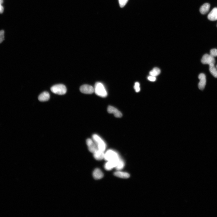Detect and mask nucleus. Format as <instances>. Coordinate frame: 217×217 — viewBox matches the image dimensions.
Here are the masks:
<instances>
[{
	"label": "nucleus",
	"mask_w": 217,
	"mask_h": 217,
	"mask_svg": "<svg viewBox=\"0 0 217 217\" xmlns=\"http://www.w3.org/2000/svg\"><path fill=\"white\" fill-rule=\"evenodd\" d=\"M94 88V92L98 96L103 98H105L107 96V92L102 83L96 82L95 84Z\"/></svg>",
	"instance_id": "f257e3e1"
},
{
	"label": "nucleus",
	"mask_w": 217,
	"mask_h": 217,
	"mask_svg": "<svg viewBox=\"0 0 217 217\" xmlns=\"http://www.w3.org/2000/svg\"><path fill=\"white\" fill-rule=\"evenodd\" d=\"M93 139L98 149L104 152L106 147V145L101 137L97 135L94 134L93 136Z\"/></svg>",
	"instance_id": "f03ea898"
},
{
	"label": "nucleus",
	"mask_w": 217,
	"mask_h": 217,
	"mask_svg": "<svg viewBox=\"0 0 217 217\" xmlns=\"http://www.w3.org/2000/svg\"><path fill=\"white\" fill-rule=\"evenodd\" d=\"M51 91L54 94L62 95L67 92V89L65 86L62 84H56L51 88Z\"/></svg>",
	"instance_id": "7ed1b4c3"
},
{
	"label": "nucleus",
	"mask_w": 217,
	"mask_h": 217,
	"mask_svg": "<svg viewBox=\"0 0 217 217\" xmlns=\"http://www.w3.org/2000/svg\"><path fill=\"white\" fill-rule=\"evenodd\" d=\"M120 157L115 151L109 150L105 153L104 159L107 161L119 160Z\"/></svg>",
	"instance_id": "20e7f679"
},
{
	"label": "nucleus",
	"mask_w": 217,
	"mask_h": 217,
	"mask_svg": "<svg viewBox=\"0 0 217 217\" xmlns=\"http://www.w3.org/2000/svg\"><path fill=\"white\" fill-rule=\"evenodd\" d=\"M202 64H204L210 65L215 64V60L214 57L207 54H204L202 57L201 60Z\"/></svg>",
	"instance_id": "39448f33"
},
{
	"label": "nucleus",
	"mask_w": 217,
	"mask_h": 217,
	"mask_svg": "<svg viewBox=\"0 0 217 217\" xmlns=\"http://www.w3.org/2000/svg\"><path fill=\"white\" fill-rule=\"evenodd\" d=\"M81 92L84 94H91L94 92V88L92 86L84 84L80 88Z\"/></svg>",
	"instance_id": "423d86ee"
},
{
	"label": "nucleus",
	"mask_w": 217,
	"mask_h": 217,
	"mask_svg": "<svg viewBox=\"0 0 217 217\" xmlns=\"http://www.w3.org/2000/svg\"><path fill=\"white\" fill-rule=\"evenodd\" d=\"M86 143L88 150L90 152L94 153L98 149L96 145L92 139H87Z\"/></svg>",
	"instance_id": "0eeeda50"
},
{
	"label": "nucleus",
	"mask_w": 217,
	"mask_h": 217,
	"mask_svg": "<svg viewBox=\"0 0 217 217\" xmlns=\"http://www.w3.org/2000/svg\"><path fill=\"white\" fill-rule=\"evenodd\" d=\"M200 82L198 84V88L201 90H203L205 86L206 79L205 75L204 73H200L198 76Z\"/></svg>",
	"instance_id": "6e6552de"
},
{
	"label": "nucleus",
	"mask_w": 217,
	"mask_h": 217,
	"mask_svg": "<svg viewBox=\"0 0 217 217\" xmlns=\"http://www.w3.org/2000/svg\"><path fill=\"white\" fill-rule=\"evenodd\" d=\"M108 111L109 113L113 114L116 117L121 118L122 116V114L120 111L112 106H109L108 108Z\"/></svg>",
	"instance_id": "1a4fd4ad"
},
{
	"label": "nucleus",
	"mask_w": 217,
	"mask_h": 217,
	"mask_svg": "<svg viewBox=\"0 0 217 217\" xmlns=\"http://www.w3.org/2000/svg\"><path fill=\"white\" fill-rule=\"evenodd\" d=\"M120 159L118 160L108 161V162L106 163L104 165V168L105 170L108 171H109L112 170L113 168H115Z\"/></svg>",
	"instance_id": "9d476101"
},
{
	"label": "nucleus",
	"mask_w": 217,
	"mask_h": 217,
	"mask_svg": "<svg viewBox=\"0 0 217 217\" xmlns=\"http://www.w3.org/2000/svg\"><path fill=\"white\" fill-rule=\"evenodd\" d=\"M93 153L94 158L97 160H102L104 159L105 153L104 151L98 149Z\"/></svg>",
	"instance_id": "9b49d317"
},
{
	"label": "nucleus",
	"mask_w": 217,
	"mask_h": 217,
	"mask_svg": "<svg viewBox=\"0 0 217 217\" xmlns=\"http://www.w3.org/2000/svg\"><path fill=\"white\" fill-rule=\"evenodd\" d=\"M208 19L211 21H215L217 20V8H214L209 14L208 15Z\"/></svg>",
	"instance_id": "f8f14e48"
},
{
	"label": "nucleus",
	"mask_w": 217,
	"mask_h": 217,
	"mask_svg": "<svg viewBox=\"0 0 217 217\" xmlns=\"http://www.w3.org/2000/svg\"><path fill=\"white\" fill-rule=\"evenodd\" d=\"M93 175L95 179L98 180L102 179L104 177V174L100 169L97 168L94 171Z\"/></svg>",
	"instance_id": "ddd939ff"
},
{
	"label": "nucleus",
	"mask_w": 217,
	"mask_h": 217,
	"mask_svg": "<svg viewBox=\"0 0 217 217\" xmlns=\"http://www.w3.org/2000/svg\"><path fill=\"white\" fill-rule=\"evenodd\" d=\"M50 98L49 93L47 92H44L42 93L38 97V100L41 102H46L49 100Z\"/></svg>",
	"instance_id": "4468645a"
},
{
	"label": "nucleus",
	"mask_w": 217,
	"mask_h": 217,
	"mask_svg": "<svg viewBox=\"0 0 217 217\" xmlns=\"http://www.w3.org/2000/svg\"><path fill=\"white\" fill-rule=\"evenodd\" d=\"M114 175L116 177L122 179L128 178L130 177V175L128 173L119 171L115 172Z\"/></svg>",
	"instance_id": "2eb2a0df"
},
{
	"label": "nucleus",
	"mask_w": 217,
	"mask_h": 217,
	"mask_svg": "<svg viewBox=\"0 0 217 217\" xmlns=\"http://www.w3.org/2000/svg\"><path fill=\"white\" fill-rule=\"evenodd\" d=\"M210 8V5L208 3H205L200 7V11L201 14H205L208 12Z\"/></svg>",
	"instance_id": "dca6fc26"
},
{
	"label": "nucleus",
	"mask_w": 217,
	"mask_h": 217,
	"mask_svg": "<svg viewBox=\"0 0 217 217\" xmlns=\"http://www.w3.org/2000/svg\"><path fill=\"white\" fill-rule=\"evenodd\" d=\"M209 70L212 75L215 78H217V69L214 64H211L209 65Z\"/></svg>",
	"instance_id": "f3484780"
},
{
	"label": "nucleus",
	"mask_w": 217,
	"mask_h": 217,
	"mask_svg": "<svg viewBox=\"0 0 217 217\" xmlns=\"http://www.w3.org/2000/svg\"><path fill=\"white\" fill-rule=\"evenodd\" d=\"M161 72V71L159 68L155 67L153 68V69L150 72L149 74L150 76L156 77L159 75Z\"/></svg>",
	"instance_id": "a211bd4d"
},
{
	"label": "nucleus",
	"mask_w": 217,
	"mask_h": 217,
	"mask_svg": "<svg viewBox=\"0 0 217 217\" xmlns=\"http://www.w3.org/2000/svg\"><path fill=\"white\" fill-rule=\"evenodd\" d=\"M125 163L123 161L121 158L119 161L115 168L118 171L122 170L125 166Z\"/></svg>",
	"instance_id": "6ab92c4d"
},
{
	"label": "nucleus",
	"mask_w": 217,
	"mask_h": 217,
	"mask_svg": "<svg viewBox=\"0 0 217 217\" xmlns=\"http://www.w3.org/2000/svg\"><path fill=\"white\" fill-rule=\"evenodd\" d=\"M140 84L139 82H136L135 83L134 88L136 92H139L140 91Z\"/></svg>",
	"instance_id": "aec40b11"
},
{
	"label": "nucleus",
	"mask_w": 217,
	"mask_h": 217,
	"mask_svg": "<svg viewBox=\"0 0 217 217\" xmlns=\"http://www.w3.org/2000/svg\"><path fill=\"white\" fill-rule=\"evenodd\" d=\"M128 1V0H119L120 7L121 8L123 7Z\"/></svg>",
	"instance_id": "412c9836"
},
{
	"label": "nucleus",
	"mask_w": 217,
	"mask_h": 217,
	"mask_svg": "<svg viewBox=\"0 0 217 217\" xmlns=\"http://www.w3.org/2000/svg\"><path fill=\"white\" fill-rule=\"evenodd\" d=\"M210 55L214 57L217 56V49H213L211 50Z\"/></svg>",
	"instance_id": "4be33fe9"
},
{
	"label": "nucleus",
	"mask_w": 217,
	"mask_h": 217,
	"mask_svg": "<svg viewBox=\"0 0 217 217\" xmlns=\"http://www.w3.org/2000/svg\"><path fill=\"white\" fill-rule=\"evenodd\" d=\"M4 31L3 30L0 31V44L4 40Z\"/></svg>",
	"instance_id": "5701e85b"
},
{
	"label": "nucleus",
	"mask_w": 217,
	"mask_h": 217,
	"mask_svg": "<svg viewBox=\"0 0 217 217\" xmlns=\"http://www.w3.org/2000/svg\"><path fill=\"white\" fill-rule=\"evenodd\" d=\"M147 79L148 80L152 82H154L156 80V78L155 76H149L148 77Z\"/></svg>",
	"instance_id": "b1692460"
},
{
	"label": "nucleus",
	"mask_w": 217,
	"mask_h": 217,
	"mask_svg": "<svg viewBox=\"0 0 217 217\" xmlns=\"http://www.w3.org/2000/svg\"><path fill=\"white\" fill-rule=\"evenodd\" d=\"M3 2V0H0V13L1 14L4 11V8L1 5Z\"/></svg>",
	"instance_id": "393cba45"
},
{
	"label": "nucleus",
	"mask_w": 217,
	"mask_h": 217,
	"mask_svg": "<svg viewBox=\"0 0 217 217\" xmlns=\"http://www.w3.org/2000/svg\"><path fill=\"white\" fill-rule=\"evenodd\" d=\"M216 68L217 69V65H216Z\"/></svg>",
	"instance_id": "a878e982"
},
{
	"label": "nucleus",
	"mask_w": 217,
	"mask_h": 217,
	"mask_svg": "<svg viewBox=\"0 0 217 217\" xmlns=\"http://www.w3.org/2000/svg\"></svg>",
	"instance_id": "bb28decb"
}]
</instances>
